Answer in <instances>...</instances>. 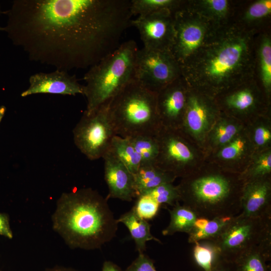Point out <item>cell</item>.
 I'll list each match as a JSON object with an SVG mask.
<instances>
[{"label": "cell", "mask_w": 271, "mask_h": 271, "mask_svg": "<svg viewBox=\"0 0 271 271\" xmlns=\"http://www.w3.org/2000/svg\"><path fill=\"white\" fill-rule=\"evenodd\" d=\"M137 44L133 40L122 43L113 52L90 67L83 79L87 99L85 111L91 113L108 103L134 79Z\"/></svg>", "instance_id": "cell-5"}, {"label": "cell", "mask_w": 271, "mask_h": 271, "mask_svg": "<svg viewBox=\"0 0 271 271\" xmlns=\"http://www.w3.org/2000/svg\"><path fill=\"white\" fill-rule=\"evenodd\" d=\"M104 179L108 188L106 198L131 201L136 197L133 175L110 149L104 154Z\"/></svg>", "instance_id": "cell-16"}, {"label": "cell", "mask_w": 271, "mask_h": 271, "mask_svg": "<svg viewBox=\"0 0 271 271\" xmlns=\"http://www.w3.org/2000/svg\"><path fill=\"white\" fill-rule=\"evenodd\" d=\"M117 222L123 223L127 227L139 253H144L148 241L154 240L161 243V240L152 234L151 224L138 216L132 208L122 214L117 219Z\"/></svg>", "instance_id": "cell-18"}, {"label": "cell", "mask_w": 271, "mask_h": 271, "mask_svg": "<svg viewBox=\"0 0 271 271\" xmlns=\"http://www.w3.org/2000/svg\"><path fill=\"white\" fill-rule=\"evenodd\" d=\"M29 82V86L21 93L22 97L39 93L75 95L84 93V85L78 82L75 75L64 70L35 73L30 77Z\"/></svg>", "instance_id": "cell-15"}, {"label": "cell", "mask_w": 271, "mask_h": 271, "mask_svg": "<svg viewBox=\"0 0 271 271\" xmlns=\"http://www.w3.org/2000/svg\"><path fill=\"white\" fill-rule=\"evenodd\" d=\"M160 206L151 196L145 194L137 197L132 208L138 216L148 220L152 219L157 215Z\"/></svg>", "instance_id": "cell-33"}, {"label": "cell", "mask_w": 271, "mask_h": 271, "mask_svg": "<svg viewBox=\"0 0 271 271\" xmlns=\"http://www.w3.org/2000/svg\"><path fill=\"white\" fill-rule=\"evenodd\" d=\"M210 271H236V269L234 262L222 258Z\"/></svg>", "instance_id": "cell-39"}, {"label": "cell", "mask_w": 271, "mask_h": 271, "mask_svg": "<svg viewBox=\"0 0 271 271\" xmlns=\"http://www.w3.org/2000/svg\"><path fill=\"white\" fill-rule=\"evenodd\" d=\"M252 36L238 25H217L199 51L180 65L188 87L217 93L253 79Z\"/></svg>", "instance_id": "cell-2"}, {"label": "cell", "mask_w": 271, "mask_h": 271, "mask_svg": "<svg viewBox=\"0 0 271 271\" xmlns=\"http://www.w3.org/2000/svg\"><path fill=\"white\" fill-rule=\"evenodd\" d=\"M247 82L240 84L236 90L226 96L224 103L228 108L238 112H245L254 108L257 102L256 94L252 85L249 86Z\"/></svg>", "instance_id": "cell-23"}, {"label": "cell", "mask_w": 271, "mask_h": 271, "mask_svg": "<svg viewBox=\"0 0 271 271\" xmlns=\"http://www.w3.org/2000/svg\"><path fill=\"white\" fill-rule=\"evenodd\" d=\"M194 244V259L204 271H210L222 258L217 248L211 241L202 240Z\"/></svg>", "instance_id": "cell-24"}, {"label": "cell", "mask_w": 271, "mask_h": 271, "mask_svg": "<svg viewBox=\"0 0 271 271\" xmlns=\"http://www.w3.org/2000/svg\"><path fill=\"white\" fill-rule=\"evenodd\" d=\"M257 54L260 78L268 94L271 90V40L268 35L261 38Z\"/></svg>", "instance_id": "cell-29"}, {"label": "cell", "mask_w": 271, "mask_h": 271, "mask_svg": "<svg viewBox=\"0 0 271 271\" xmlns=\"http://www.w3.org/2000/svg\"><path fill=\"white\" fill-rule=\"evenodd\" d=\"M131 25L138 29L144 48L170 51L175 36L172 12L162 11L138 16L131 20Z\"/></svg>", "instance_id": "cell-12"}, {"label": "cell", "mask_w": 271, "mask_h": 271, "mask_svg": "<svg viewBox=\"0 0 271 271\" xmlns=\"http://www.w3.org/2000/svg\"><path fill=\"white\" fill-rule=\"evenodd\" d=\"M217 110L205 94L188 87L182 126L196 140L202 141L213 126Z\"/></svg>", "instance_id": "cell-13"}, {"label": "cell", "mask_w": 271, "mask_h": 271, "mask_svg": "<svg viewBox=\"0 0 271 271\" xmlns=\"http://www.w3.org/2000/svg\"><path fill=\"white\" fill-rule=\"evenodd\" d=\"M189 6L203 17L219 24L226 18L229 10L227 0H202Z\"/></svg>", "instance_id": "cell-27"}, {"label": "cell", "mask_w": 271, "mask_h": 271, "mask_svg": "<svg viewBox=\"0 0 271 271\" xmlns=\"http://www.w3.org/2000/svg\"><path fill=\"white\" fill-rule=\"evenodd\" d=\"M232 217H216L211 219L198 217L193 228L188 234V242L194 243L215 238L222 232Z\"/></svg>", "instance_id": "cell-20"}, {"label": "cell", "mask_w": 271, "mask_h": 271, "mask_svg": "<svg viewBox=\"0 0 271 271\" xmlns=\"http://www.w3.org/2000/svg\"><path fill=\"white\" fill-rule=\"evenodd\" d=\"M4 27L31 61L68 70L115 51L131 25L129 0H15Z\"/></svg>", "instance_id": "cell-1"}, {"label": "cell", "mask_w": 271, "mask_h": 271, "mask_svg": "<svg viewBox=\"0 0 271 271\" xmlns=\"http://www.w3.org/2000/svg\"><path fill=\"white\" fill-rule=\"evenodd\" d=\"M45 271H79L75 269L65 267L60 265H56L55 266L47 268L46 269Z\"/></svg>", "instance_id": "cell-41"}, {"label": "cell", "mask_w": 271, "mask_h": 271, "mask_svg": "<svg viewBox=\"0 0 271 271\" xmlns=\"http://www.w3.org/2000/svg\"><path fill=\"white\" fill-rule=\"evenodd\" d=\"M188 90L181 76L157 93V110L163 127L178 129L182 125Z\"/></svg>", "instance_id": "cell-14"}, {"label": "cell", "mask_w": 271, "mask_h": 271, "mask_svg": "<svg viewBox=\"0 0 271 271\" xmlns=\"http://www.w3.org/2000/svg\"><path fill=\"white\" fill-rule=\"evenodd\" d=\"M109 104L91 113L84 111L73 130L75 145L90 160L102 158L116 135L109 115Z\"/></svg>", "instance_id": "cell-9"}, {"label": "cell", "mask_w": 271, "mask_h": 271, "mask_svg": "<svg viewBox=\"0 0 271 271\" xmlns=\"http://www.w3.org/2000/svg\"><path fill=\"white\" fill-rule=\"evenodd\" d=\"M173 16L175 36L170 51L181 65L199 51L219 23L203 17L184 3Z\"/></svg>", "instance_id": "cell-8"}, {"label": "cell", "mask_w": 271, "mask_h": 271, "mask_svg": "<svg viewBox=\"0 0 271 271\" xmlns=\"http://www.w3.org/2000/svg\"><path fill=\"white\" fill-rule=\"evenodd\" d=\"M124 271H157L154 261L144 253H139L138 256Z\"/></svg>", "instance_id": "cell-36"}, {"label": "cell", "mask_w": 271, "mask_h": 271, "mask_svg": "<svg viewBox=\"0 0 271 271\" xmlns=\"http://www.w3.org/2000/svg\"><path fill=\"white\" fill-rule=\"evenodd\" d=\"M270 172L271 152L268 150L258 155L253 164L243 172L239 177L245 183L269 176Z\"/></svg>", "instance_id": "cell-31"}, {"label": "cell", "mask_w": 271, "mask_h": 271, "mask_svg": "<svg viewBox=\"0 0 271 271\" xmlns=\"http://www.w3.org/2000/svg\"><path fill=\"white\" fill-rule=\"evenodd\" d=\"M101 271H123L117 264L110 261L104 262Z\"/></svg>", "instance_id": "cell-40"}, {"label": "cell", "mask_w": 271, "mask_h": 271, "mask_svg": "<svg viewBox=\"0 0 271 271\" xmlns=\"http://www.w3.org/2000/svg\"><path fill=\"white\" fill-rule=\"evenodd\" d=\"M107 200L90 188L62 193L52 215L53 229L72 249L100 248L118 228Z\"/></svg>", "instance_id": "cell-3"}, {"label": "cell", "mask_w": 271, "mask_h": 271, "mask_svg": "<svg viewBox=\"0 0 271 271\" xmlns=\"http://www.w3.org/2000/svg\"><path fill=\"white\" fill-rule=\"evenodd\" d=\"M239 214L248 217H271V183L269 176L244 184Z\"/></svg>", "instance_id": "cell-17"}, {"label": "cell", "mask_w": 271, "mask_h": 271, "mask_svg": "<svg viewBox=\"0 0 271 271\" xmlns=\"http://www.w3.org/2000/svg\"><path fill=\"white\" fill-rule=\"evenodd\" d=\"M6 110V108L5 106H1L0 107V122L5 115Z\"/></svg>", "instance_id": "cell-42"}, {"label": "cell", "mask_w": 271, "mask_h": 271, "mask_svg": "<svg viewBox=\"0 0 271 271\" xmlns=\"http://www.w3.org/2000/svg\"><path fill=\"white\" fill-rule=\"evenodd\" d=\"M252 139L257 147H265L268 145L271 141V131L269 127L263 124L256 126L253 130Z\"/></svg>", "instance_id": "cell-37"}, {"label": "cell", "mask_w": 271, "mask_h": 271, "mask_svg": "<svg viewBox=\"0 0 271 271\" xmlns=\"http://www.w3.org/2000/svg\"><path fill=\"white\" fill-rule=\"evenodd\" d=\"M110 149L133 175L137 173L141 165V159L128 138L114 136Z\"/></svg>", "instance_id": "cell-22"}, {"label": "cell", "mask_w": 271, "mask_h": 271, "mask_svg": "<svg viewBox=\"0 0 271 271\" xmlns=\"http://www.w3.org/2000/svg\"><path fill=\"white\" fill-rule=\"evenodd\" d=\"M271 14V1L259 0L252 3L246 10L243 19L252 22L266 18Z\"/></svg>", "instance_id": "cell-35"}, {"label": "cell", "mask_w": 271, "mask_h": 271, "mask_svg": "<svg viewBox=\"0 0 271 271\" xmlns=\"http://www.w3.org/2000/svg\"><path fill=\"white\" fill-rule=\"evenodd\" d=\"M183 4L181 1L174 0H131L130 11L132 16H139L162 11L174 13Z\"/></svg>", "instance_id": "cell-25"}, {"label": "cell", "mask_w": 271, "mask_h": 271, "mask_svg": "<svg viewBox=\"0 0 271 271\" xmlns=\"http://www.w3.org/2000/svg\"><path fill=\"white\" fill-rule=\"evenodd\" d=\"M133 176L136 197L162 184L173 183L176 178L155 165L141 166Z\"/></svg>", "instance_id": "cell-19"}, {"label": "cell", "mask_w": 271, "mask_h": 271, "mask_svg": "<svg viewBox=\"0 0 271 271\" xmlns=\"http://www.w3.org/2000/svg\"><path fill=\"white\" fill-rule=\"evenodd\" d=\"M128 139L140 156L141 166L155 164L159 152L155 136H140Z\"/></svg>", "instance_id": "cell-28"}, {"label": "cell", "mask_w": 271, "mask_h": 271, "mask_svg": "<svg viewBox=\"0 0 271 271\" xmlns=\"http://www.w3.org/2000/svg\"><path fill=\"white\" fill-rule=\"evenodd\" d=\"M211 241L224 259L235 262L246 252L260 248L271 254V217H232Z\"/></svg>", "instance_id": "cell-7"}, {"label": "cell", "mask_w": 271, "mask_h": 271, "mask_svg": "<svg viewBox=\"0 0 271 271\" xmlns=\"http://www.w3.org/2000/svg\"><path fill=\"white\" fill-rule=\"evenodd\" d=\"M0 235L9 239H12L13 237L9 216L6 213L0 212Z\"/></svg>", "instance_id": "cell-38"}, {"label": "cell", "mask_w": 271, "mask_h": 271, "mask_svg": "<svg viewBox=\"0 0 271 271\" xmlns=\"http://www.w3.org/2000/svg\"><path fill=\"white\" fill-rule=\"evenodd\" d=\"M247 147V142L245 137L238 135L229 143L220 148L217 157L225 161L237 159L243 154Z\"/></svg>", "instance_id": "cell-34"}, {"label": "cell", "mask_w": 271, "mask_h": 271, "mask_svg": "<svg viewBox=\"0 0 271 271\" xmlns=\"http://www.w3.org/2000/svg\"><path fill=\"white\" fill-rule=\"evenodd\" d=\"M0 271H2V270L0 269Z\"/></svg>", "instance_id": "cell-44"}, {"label": "cell", "mask_w": 271, "mask_h": 271, "mask_svg": "<svg viewBox=\"0 0 271 271\" xmlns=\"http://www.w3.org/2000/svg\"><path fill=\"white\" fill-rule=\"evenodd\" d=\"M157 94L134 79L109 102L108 112L116 135L130 138L155 136L162 127Z\"/></svg>", "instance_id": "cell-6"}, {"label": "cell", "mask_w": 271, "mask_h": 271, "mask_svg": "<svg viewBox=\"0 0 271 271\" xmlns=\"http://www.w3.org/2000/svg\"><path fill=\"white\" fill-rule=\"evenodd\" d=\"M244 184L239 176L210 173L186 178L177 188L184 205L198 217L211 219L240 213Z\"/></svg>", "instance_id": "cell-4"}, {"label": "cell", "mask_w": 271, "mask_h": 271, "mask_svg": "<svg viewBox=\"0 0 271 271\" xmlns=\"http://www.w3.org/2000/svg\"><path fill=\"white\" fill-rule=\"evenodd\" d=\"M2 13L4 14V12H3L1 10V8L0 6V15H1ZM4 27H2L0 26V31H4Z\"/></svg>", "instance_id": "cell-43"}, {"label": "cell", "mask_w": 271, "mask_h": 271, "mask_svg": "<svg viewBox=\"0 0 271 271\" xmlns=\"http://www.w3.org/2000/svg\"><path fill=\"white\" fill-rule=\"evenodd\" d=\"M145 194L151 196L160 205L166 204L174 206L181 200L177 186H174L172 183L162 184Z\"/></svg>", "instance_id": "cell-32"}, {"label": "cell", "mask_w": 271, "mask_h": 271, "mask_svg": "<svg viewBox=\"0 0 271 271\" xmlns=\"http://www.w3.org/2000/svg\"><path fill=\"white\" fill-rule=\"evenodd\" d=\"M181 76L180 65L170 51L138 49L134 79L147 89L157 93Z\"/></svg>", "instance_id": "cell-10"}, {"label": "cell", "mask_w": 271, "mask_h": 271, "mask_svg": "<svg viewBox=\"0 0 271 271\" xmlns=\"http://www.w3.org/2000/svg\"><path fill=\"white\" fill-rule=\"evenodd\" d=\"M177 129L162 126L155 136L159 152L155 165L177 176H186V168L194 159L192 149Z\"/></svg>", "instance_id": "cell-11"}, {"label": "cell", "mask_w": 271, "mask_h": 271, "mask_svg": "<svg viewBox=\"0 0 271 271\" xmlns=\"http://www.w3.org/2000/svg\"><path fill=\"white\" fill-rule=\"evenodd\" d=\"M239 130L236 123L225 118L219 119L210 130V141L213 145L221 148L238 136Z\"/></svg>", "instance_id": "cell-30"}, {"label": "cell", "mask_w": 271, "mask_h": 271, "mask_svg": "<svg viewBox=\"0 0 271 271\" xmlns=\"http://www.w3.org/2000/svg\"><path fill=\"white\" fill-rule=\"evenodd\" d=\"M271 256L258 247L252 249L237 259L234 262L236 271H271Z\"/></svg>", "instance_id": "cell-26"}, {"label": "cell", "mask_w": 271, "mask_h": 271, "mask_svg": "<svg viewBox=\"0 0 271 271\" xmlns=\"http://www.w3.org/2000/svg\"><path fill=\"white\" fill-rule=\"evenodd\" d=\"M170 221L168 226L162 231L163 235H172L177 232L189 234L198 217L190 208L176 202L172 209H168Z\"/></svg>", "instance_id": "cell-21"}]
</instances>
